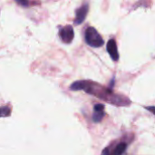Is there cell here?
<instances>
[{
	"label": "cell",
	"mask_w": 155,
	"mask_h": 155,
	"mask_svg": "<svg viewBox=\"0 0 155 155\" xmlns=\"http://www.w3.org/2000/svg\"><path fill=\"white\" fill-rule=\"evenodd\" d=\"M88 10H89L88 4H84L81 7L76 9V11H75L76 15H75V19H74V24L75 25H80L84 21V19L86 17V15L88 13Z\"/></svg>",
	"instance_id": "5b68a950"
},
{
	"label": "cell",
	"mask_w": 155,
	"mask_h": 155,
	"mask_svg": "<svg viewBox=\"0 0 155 155\" xmlns=\"http://www.w3.org/2000/svg\"><path fill=\"white\" fill-rule=\"evenodd\" d=\"M59 36L64 44H70L74 40V32L72 25H65L59 31Z\"/></svg>",
	"instance_id": "3957f363"
},
{
	"label": "cell",
	"mask_w": 155,
	"mask_h": 155,
	"mask_svg": "<svg viewBox=\"0 0 155 155\" xmlns=\"http://www.w3.org/2000/svg\"><path fill=\"white\" fill-rule=\"evenodd\" d=\"M104 116V106L102 104H97L94 107L93 121L94 123H99L103 120Z\"/></svg>",
	"instance_id": "52a82bcc"
},
{
	"label": "cell",
	"mask_w": 155,
	"mask_h": 155,
	"mask_svg": "<svg viewBox=\"0 0 155 155\" xmlns=\"http://www.w3.org/2000/svg\"><path fill=\"white\" fill-rule=\"evenodd\" d=\"M84 39L87 45L92 47H101L104 45V41L100 34L94 27H87L84 33Z\"/></svg>",
	"instance_id": "7a4b0ae2"
},
{
	"label": "cell",
	"mask_w": 155,
	"mask_h": 155,
	"mask_svg": "<svg viewBox=\"0 0 155 155\" xmlns=\"http://www.w3.org/2000/svg\"><path fill=\"white\" fill-rule=\"evenodd\" d=\"M127 149V143H120L117 145H115L114 147H107L105 148L102 155H123L124 153V152Z\"/></svg>",
	"instance_id": "277c9868"
},
{
	"label": "cell",
	"mask_w": 155,
	"mask_h": 155,
	"mask_svg": "<svg viewBox=\"0 0 155 155\" xmlns=\"http://www.w3.org/2000/svg\"><path fill=\"white\" fill-rule=\"evenodd\" d=\"M146 109L150 112H152L153 114H155V106H149V107H146Z\"/></svg>",
	"instance_id": "9c48e42d"
},
{
	"label": "cell",
	"mask_w": 155,
	"mask_h": 155,
	"mask_svg": "<svg viewBox=\"0 0 155 155\" xmlns=\"http://www.w3.org/2000/svg\"><path fill=\"white\" fill-rule=\"evenodd\" d=\"M107 48V52L110 54L111 58L114 61H118L119 59V53H118V49H117V45L114 39H110L107 43L106 45Z\"/></svg>",
	"instance_id": "8992f818"
},
{
	"label": "cell",
	"mask_w": 155,
	"mask_h": 155,
	"mask_svg": "<svg viewBox=\"0 0 155 155\" xmlns=\"http://www.w3.org/2000/svg\"><path fill=\"white\" fill-rule=\"evenodd\" d=\"M70 89L73 91H84L91 95H94L116 106H128L131 104V100L129 98L121 94H114L110 88L104 87L100 84H97L91 80H82L74 82L71 84Z\"/></svg>",
	"instance_id": "6da1fadb"
},
{
	"label": "cell",
	"mask_w": 155,
	"mask_h": 155,
	"mask_svg": "<svg viewBox=\"0 0 155 155\" xmlns=\"http://www.w3.org/2000/svg\"><path fill=\"white\" fill-rule=\"evenodd\" d=\"M11 114V108L8 106L0 107V118L1 117H7Z\"/></svg>",
	"instance_id": "ba28073f"
}]
</instances>
